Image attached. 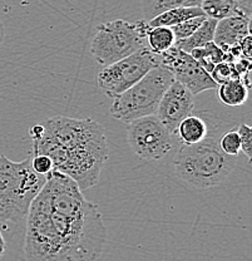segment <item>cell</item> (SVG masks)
Segmentation results:
<instances>
[{"label": "cell", "instance_id": "15", "mask_svg": "<svg viewBox=\"0 0 252 261\" xmlns=\"http://www.w3.org/2000/svg\"><path fill=\"white\" fill-rule=\"evenodd\" d=\"M218 99L222 105L230 107L245 105L248 98V87L241 80H232L217 87Z\"/></svg>", "mask_w": 252, "mask_h": 261}, {"label": "cell", "instance_id": "3", "mask_svg": "<svg viewBox=\"0 0 252 261\" xmlns=\"http://www.w3.org/2000/svg\"><path fill=\"white\" fill-rule=\"evenodd\" d=\"M32 156L15 162L0 154V224L24 221L45 182L32 167Z\"/></svg>", "mask_w": 252, "mask_h": 261}, {"label": "cell", "instance_id": "7", "mask_svg": "<svg viewBox=\"0 0 252 261\" xmlns=\"http://www.w3.org/2000/svg\"><path fill=\"white\" fill-rule=\"evenodd\" d=\"M127 140L132 151L145 161L163 159L173 147V135L162 124L156 114L129 122Z\"/></svg>", "mask_w": 252, "mask_h": 261}, {"label": "cell", "instance_id": "24", "mask_svg": "<svg viewBox=\"0 0 252 261\" xmlns=\"http://www.w3.org/2000/svg\"><path fill=\"white\" fill-rule=\"evenodd\" d=\"M4 252H5V240L2 231H0V260H2V257L4 256Z\"/></svg>", "mask_w": 252, "mask_h": 261}, {"label": "cell", "instance_id": "21", "mask_svg": "<svg viewBox=\"0 0 252 261\" xmlns=\"http://www.w3.org/2000/svg\"><path fill=\"white\" fill-rule=\"evenodd\" d=\"M218 146L226 154L232 157H237L241 152V141L237 129H231L221 136L218 140Z\"/></svg>", "mask_w": 252, "mask_h": 261}, {"label": "cell", "instance_id": "25", "mask_svg": "<svg viewBox=\"0 0 252 261\" xmlns=\"http://www.w3.org/2000/svg\"><path fill=\"white\" fill-rule=\"evenodd\" d=\"M3 37H4V31H3V25L0 24V43H2Z\"/></svg>", "mask_w": 252, "mask_h": 261}, {"label": "cell", "instance_id": "14", "mask_svg": "<svg viewBox=\"0 0 252 261\" xmlns=\"http://www.w3.org/2000/svg\"><path fill=\"white\" fill-rule=\"evenodd\" d=\"M216 24H217L216 19L206 18V20L203 21L201 25H200V28L193 34H191L186 39L178 40V42L175 43V45L177 48L182 49L186 53H191V50H193V49L203 47V45L213 42Z\"/></svg>", "mask_w": 252, "mask_h": 261}, {"label": "cell", "instance_id": "1", "mask_svg": "<svg viewBox=\"0 0 252 261\" xmlns=\"http://www.w3.org/2000/svg\"><path fill=\"white\" fill-rule=\"evenodd\" d=\"M26 261H97L107 245V228L96 203L77 182L53 170L25 219Z\"/></svg>", "mask_w": 252, "mask_h": 261}, {"label": "cell", "instance_id": "9", "mask_svg": "<svg viewBox=\"0 0 252 261\" xmlns=\"http://www.w3.org/2000/svg\"><path fill=\"white\" fill-rule=\"evenodd\" d=\"M194 108V96L185 86L177 81H173L164 92L156 116L166 128L176 136L178 124L182 119L192 114Z\"/></svg>", "mask_w": 252, "mask_h": 261}, {"label": "cell", "instance_id": "26", "mask_svg": "<svg viewBox=\"0 0 252 261\" xmlns=\"http://www.w3.org/2000/svg\"><path fill=\"white\" fill-rule=\"evenodd\" d=\"M243 2H245L246 4H248V5H252V0H243Z\"/></svg>", "mask_w": 252, "mask_h": 261}, {"label": "cell", "instance_id": "2", "mask_svg": "<svg viewBox=\"0 0 252 261\" xmlns=\"http://www.w3.org/2000/svg\"><path fill=\"white\" fill-rule=\"evenodd\" d=\"M237 166L218 146L215 133L196 145H182L173 160L176 177L189 189L207 190L221 185Z\"/></svg>", "mask_w": 252, "mask_h": 261}, {"label": "cell", "instance_id": "4", "mask_svg": "<svg viewBox=\"0 0 252 261\" xmlns=\"http://www.w3.org/2000/svg\"><path fill=\"white\" fill-rule=\"evenodd\" d=\"M173 81L175 77L168 68L157 65L131 88L112 98L110 114L127 124L141 117L156 114L164 92Z\"/></svg>", "mask_w": 252, "mask_h": 261}, {"label": "cell", "instance_id": "18", "mask_svg": "<svg viewBox=\"0 0 252 261\" xmlns=\"http://www.w3.org/2000/svg\"><path fill=\"white\" fill-rule=\"evenodd\" d=\"M189 54L208 73H211V70L213 69V67L216 64L219 63V62H223L225 59V51L219 47H217L213 42L208 43V44L203 45V47L193 49Z\"/></svg>", "mask_w": 252, "mask_h": 261}, {"label": "cell", "instance_id": "19", "mask_svg": "<svg viewBox=\"0 0 252 261\" xmlns=\"http://www.w3.org/2000/svg\"><path fill=\"white\" fill-rule=\"evenodd\" d=\"M210 75L216 82L217 86L232 80H240V75H238L237 70H236L234 62H219L211 70Z\"/></svg>", "mask_w": 252, "mask_h": 261}, {"label": "cell", "instance_id": "5", "mask_svg": "<svg viewBox=\"0 0 252 261\" xmlns=\"http://www.w3.org/2000/svg\"><path fill=\"white\" fill-rule=\"evenodd\" d=\"M150 25L146 20L135 23L116 19L99 24L91 42L89 53L101 65H109L147 47L146 35Z\"/></svg>", "mask_w": 252, "mask_h": 261}, {"label": "cell", "instance_id": "13", "mask_svg": "<svg viewBox=\"0 0 252 261\" xmlns=\"http://www.w3.org/2000/svg\"><path fill=\"white\" fill-rule=\"evenodd\" d=\"M201 15H205L201 7L175 8V9L166 10V12L154 16L151 20H148L147 23L150 27H167V28H172V27L182 23V21Z\"/></svg>", "mask_w": 252, "mask_h": 261}, {"label": "cell", "instance_id": "22", "mask_svg": "<svg viewBox=\"0 0 252 261\" xmlns=\"http://www.w3.org/2000/svg\"><path fill=\"white\" fill-rule=\"evenodd\" d=\"M237 133L240 136L241 141V151L246 154L248 161H251L252 159V128L248 124L241 123L238 126Z\"/></svg>", "mask_w": 252, "mask_h": 261}, {"label": "cell", "instance_id": "23", "mask_svg": "<svg viewBox=\"0 0 252 261\" xmlns=\"http://www.w3.org/2000/svg\"><path fill=\"white\" fill-rule=\"evenodd\" d=\"M32 167L38 175L47 176L53 171V162L45 154H32Z\"/></svg>", "mask_w": 252, "mask_h": 261}, {"label": "cell", "instance_id": "6", "mask_svg": "<svg viewBox=\"0 0 252 261\" xmlns=\"http://www.w3.org/2000/svg\"><path fill=\"white\" fill-rule=\"evenodd\" d=\"M159 64L161 56L145 47L116 63L105 65L98 73V87L108 97L115 98Z\"/></svg>", "mask_w": 252, "mask_h": 261}, {"label": "cell", "instance_id": "16", "mask_svg": "<svg viewBox=\"0 0 252 261\" xmlns=\"http://www.w3.org/2000/svg\"><path fill=\"white\" fill-rule=\"evenodd\" d=\"M202 0H141L143 20L148 21L166 10L182 7H200Z\"/></svg>", "mask_w": 252, "mask_h": 261}, {"label": "cell", "instance_id": "8", "mask_svg": "<svg viewBox=\"0 0 252 261\" xmlns=\"http://www.w3.org/2000/svg\"><path fill=\"white\" fill-rule=\"evenodd\" d=\"M159 56L161 64L172 72L175 81L185 86L193 96L210 89H217L218 86L210 73L206 72L189 53L173 45Z\"/></svg>", "mask_w": 252, "mask_h": 261}, {"label": "cell", "instance_id": "17", "mask_svg": "<svg viewBox=\"0 0 252 261\" xmlns=\"http://www.w3.org/2000/svg\"><path fill=\"white\" fill-rule=\"evenodd\" d=\"M146 43L150 50L156 54H162L176 43L175 34L172 29L167 27H150L147 35H146Z\"/></svg>", "mask_w": 252, "mask_h": 261}, {"label": "cell", "instance_id": "11", "mask_svg": "<svg viewBox=\"0 0 252 261\" xmlns=\"http://www.w3.org/2000/svg\"><path fill=\"white\" fill-rule=\"evenodd\" d=\"M201 9L207 18L221 19L234 15L251 16L252 5L246 4L243 0H202Z\"/></svg>", "mask_w": 252, "mask_h": 261}, {"label": "cell", "instance_id": "12", "mask_svg": "<svg viewBox=\"0 0 252 261\" xmlns=\"http://www.w3.org/2000/svg\"><path fill=\"white\" fill-rule=\"evenodd\" d=\"M208 132L210 129L202 117L189 114L178 124L176 135L178 136L182 145H196L207 137Z\"/></svg>", "mask_w": 252, "mask_h": 261}, {"label": "cell", "instance_id": "20", "mask_svg": "<svg viewBox=\"0 0 252 261\" xmlns=\"http://www.w3.org/2000/svg\"><path fill=\"white\" fill-rule=\"evenodd\" d=\"M206 18H207L206 15L194 16V18H191L188 19V20H185L182 21V23L177 24V25L172 27L171 29H172L173 34H175L176 42L186 39L189 35L193 34V33L200 28V25H201L203 21L206 20Z\"/></svg>", "mask_w": 252, "mask_h": 261}, {"label": "cell", "instance_id": "10", "mask_svg": "<svg viewBox=\"0 0 252 261\" xmlns=\"http://www.w3.org/2000/svg\"><path fill=\"white\" fill-rule=\"evenodd\" d=\"M250 21L251 16L246 15H234L217 20L213 43L223 51H229L247 35H251Z\"/></svg>", "mask_w": 252, "mask_h": 261}]
</instances>
